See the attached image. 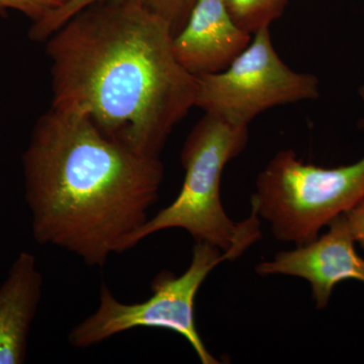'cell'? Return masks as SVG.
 <instances>
[{
    "mask_svg": "<svg viewBox=\"0 0 364 364\" xmlns=\"http://www.w3.org/2000/svg\"><path fill=\"white\" fill-rule=\"evenodd\" d=\"M327 228V232L314 240L258 263L256 273L261 277L289 275L306 280L316 308L324 310L340 282L358 280L364 284V259L356 252L344 214L335 218Z\"/></svg>",
    "mask_w": 364,
    "mask_h": 364,
    "instance_id": "52a82bcc",
    "label": "cell"
},
{
    "mask_svg": "<svg viewBox=\"0 0 364 364\" xmlns=\"http://www.w3.org/2000/svg\"><path fill=\"white\" fill-rule=\"evenodd\" d=\"M252 38L235 23L223 0H196L173 36V49L182 67L198 77L225 70Z\"/></svg>",
    "mask_w": 364,
    "mask_h": 364,
    "instance_id": "ba28073f",
    "label": "cell"
},
{
    "mask_svg": "<svg viewBox=\"0 0 364 364\" xmlns=\"http://www.w3.org/2000/svg\"><path fill=\"white\" fill-rule=\"evenodd\" d=\"M230 16L241 28L255 35L269 28L286 9L289 0H223Z\"/></svg>",
    "mask_w": 364,
    "mask_h": 364,
    "instance_id": "8fae6325",
    "label": "cell"
},
{
    "mask_svg": "<svg viewBox=\"0 0 364 364\" xmlns=\"http://www.w3.org/2000/svg\"><path fill=\"white\" fill-rule=\"evenodd\" d=\"M104 1H111V0H70L68 4L53 14L41 25L31 28L28 35L33 41L45 42L52 33H54L74 14L82 11L85 7ZM138 1L153 13L161 16L163 20L168 23L174 36L186 23L196 0H138Z\"/></svg>",
    "mask_w": 364,
    "mask_h": 364,
    "instance_id": "30bf717a",
    "label": "cell"
},
{
    "mask_svg": "<svg viewBox=\"0 0 364 364\" xmlns=\"http://www.w3.org/2000/svg\"><path fill=\"white\" fill-rule=\"evenodd\" d=\"M315 75L293 70L273 48L269 28L253 35L248 47L219 73L198 76L196 107L239 126L279 107L316 100Z\"/></svg>",
    "mask_w": 364,
    "mask_h": 364,
    "instance_id": "8992f818",
    "label": "cell"
},
{
    "mask_svg": "<svg viewBox=\"0 0 364 364\" xmlns=\"http://www.w3.org/2000/svg\"><path fill=\"white\" fill-rule=\"evenodd\" d=\"M43 282L33 254H18L0 286V364L26 363Z\"/></svg>",
    "mask_w": 364,
    "mask_h": 364,
    "instance_id": "9c48e42d",
    "label": "cell"
},
{
    "mask_svg": "<svg viewBox=\"0 0 364 364\" xmlns=\"http://www.w3.org/2000/svg\"><path fill=\"white\" fill-rule=\"evenodd\" d=\"M363 198L364 156L353 164L323 168L289 149L279 151L261 170L251 205L277 240L299 246L317 238Z\"/></svg>",
    "mask_w": 364,
    "mask_h": 364,
    "instance_id": "277c9868",
    "label": "cell"
},
{
    "mask_svg": "<svg viewBox=\"0 0 364 364\" xmlns=\"http://www.w3.org/2000/svg\"><path fill=\"white\" fill-rule=\"evenodd\" d=\"M359 95H360V97L363 98L364 102V85L361 86L360 90H359Z\"/></svg>",
    "mask_w": 364,
    "mask_h": 364,
    "instance_id": "5bb4252c",
    "label": "cell"
},
{
    "mask_svg": "<svg viewBox=\"0 0 364 364\" xmlns=\"http://www.w3.org/2000/svg\"><path fill=\"white\" fill-rule=\"evenodd\" d=\"M248 139L247 126L205 114L182 147L184 179L178 196L134 234L129 250L151 235L168 229L184 230L196 242L212 244L237 257L259 240L257 214L252 210L243 222H234L225 212L221 198L223 171L243 152Z\"/></svg>",
    "mask_w": 364,
    "mask_h": 364,
    "instance_id": "3957f363",
    "label": "cell"
},
{
    "mask_svg": "<svg viewBox=\"0 0 364 364\" xmlns=\"http://www.w3.org/2000/svg\"><path fill=\"white\" fill-rule=\"evenodd\" d=\"M344 215L354 241L364 249V198L348 212L345 213Z\"/></svg>",
    "mask_w": 364,
    "mask_h": 364,
    "instance_id": "4fadbf2b",
    "label": "cell"
},
{
    "mask_svg": "<svg viewBox=\"0 0 364 364\" xmlns=\"http://www.w3.org/2000/svg\"><path fill=\"white\" fill-rule=\"evenodd\" d=\"M70 0H0V13L16 11L25 14L33 26L41 25Z\"/></svg>",
    "mask_w": 364,
    "mask_h": 364,
    "instance_id": "7c38bea8",
    "label": "cell"
},
{
    "mask_svg": "<svg viewBox=\"0 0 364 364\" xmlns=\"http://www.w3.org/2000/svg\"><path fill=\"white\" fill-rule=\"evenodd\" d=\"M236 258L233 252H223L212 244L196 242L188 269L179 277L168 270L158 273L151 282V296L140 303L119 301L102 282L97 310L72 328L69 344L75 348H90L136 328H158L183 337L203 364H219L198 331L196 298L208 274L220 263Z\"/></svg>",
    "mask_w": 364,
    "mask_h": 364,
    "instance_id": "5b68a950",
    "label": "cell"
},
{
    "mask_svg": "<svg viewBox=\"0 0 364 364\" xmlns=\"http://www.w3.org/2000/svg\"><path fill=\"white\" fill-rule=\"evenodd\" d=\"M21 160L35 241L92 267L129 250L164 179L160 157L136 153L82 114L53 107L33 127Z\"/></svg>",
    "mask_w": 364,
    "mask_h": 364,
    "instance_id": "7a4b0ae2",
    "label": "cell"
},
{
    "mask_svg": "<svg viewBox=\"0 0 364 364\" xmlns=\"http://www.w3.org/2000/svg\"><path fill=\"white\" fill-rule=\"evenodd\" d=\"M45 42L51 107L82 114L136 153L160 157L196 107L198 77L177 60L171 28L138 0L85 7Z\"/></svg>",
    "mask_w": 364,
    "mask_h": 364,
    "instance_id": "6da1fadb",
    "label": "cell"
}]
</instances>
